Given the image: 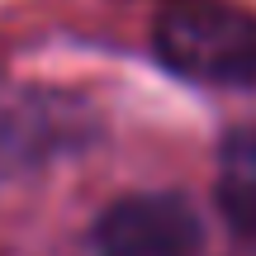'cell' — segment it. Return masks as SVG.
I'll return each instance as SVG.
<instances>
[{
    "label": "cell",
    "instance_id": "cell-1",
    "mask_svg": "<svg viewBox=\"0 0 256 256\" xmlns=\"http://www.w3.org/2000/svg\"><path fill=\"white\" fill-rule=\"evenodd\" d=\"M152 48L166 72L185 81H256V14L232 0H166L152 19Z\"/></svg>",
    "mask_w": 256,
    "mask_h": 256
},
{
    "label": "cell",
    "instance_id": "cell-3",
    "mask_svg": "<svg viewBox=\"0 0 256 256\" xmlns=\"http://www.w3.org/2000/svg\"><path fill=\"white\" fill-rule=\"evenodd\" d=\"M218 209L232 232L256 238V128H232L218 152Z\"/></svg>",
    "mask_w": 256,
    "mask_h": 256
},
{
    "label": "cell",
    "instance_id": "cell-2",
    "mask_svg": "<svg viewBox=\"0 0 256 256\" xmlns=\"http://www.w3.org/2000/svg\"><path fill=\"white\" fill-rule=\"evenodd\" d=\"M204 223L185 194L147 190L114 200L90 232L95 256H200Z\"/></svg>",
    "mask_w": 256,
    "mask_h": 256
}]
</instances>
